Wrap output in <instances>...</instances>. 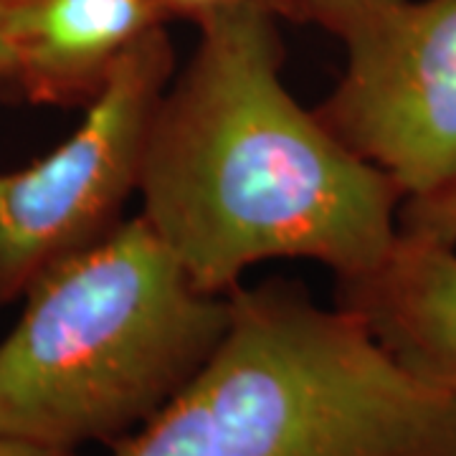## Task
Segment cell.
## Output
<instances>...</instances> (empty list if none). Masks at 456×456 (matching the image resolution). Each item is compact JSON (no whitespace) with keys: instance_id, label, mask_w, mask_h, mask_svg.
<instances>
[{"instance_id":"cell-4","label":"cell","mask_w":456,"mask_h":456,"mask_svg":"<svg viewBox=\"0 0 456 456\" xmlns=\"http://www.w3.org/2000/svg\"><path fill=\"white\" fill-rule=\"evenodd\" d=\"M307 23L345 46L314 107L330 132L421 198L456 178V0H312Z\"/></svg>"},{"instance_id":"cell-6","label":"cell","mask_w":456,"mask_h":456,"mask_svg":"<svg viewBox=\"0 0 456 456\" xmlns=\"http://www.w3.org/2000/svg\"><path fill=\"white\" fill-rule=\"evenodd\" d=\"M167 28L155 0H0L11 59L5 97L86 107L147 36Z\"/></svg>"},{"instance_id":"cell-8","label":"cell","mask_w":456,"mask_h":456,"mask_svg":"<svg viewBox=\"0 0 456 456\" xmlns=\"http://www.w3.org/2000/svg\"><path fill=\"white\" fill-rule=\"evenodd\" d=\"M312 0H155V5L170 20H191L198 28L211 23L216 18L239 13V11H256L274 16L277 20L307 23Z\"/></svg>"},{"instance_id":"cell-10","label":"cell","mask_w":456,"mask_h":456,"mask_svg":"<svg viewBox=\"0 0 456 456\" xmlns=\"http://www.w3.org/2000/svg\"><path fill=\"white\" fill-rule=\"evenodd\" d=\"M0 456H79L77 452H64V449H49L28 441L5 439L0 436Z\"/></svg>"},{"instance_id":"cell-2","label":"cell","mask_w":456,"mask_h":456,"mask_svg":"<svg viewBox=\"0 0 456 456\" xmlns=\"http://www.w3.org/2000/svg\"><path fill=\"white\" fill-rule=\"evenodd\" d=\"M112 456H456V398L355 312L269 279L228 292L211 358Z\"/></svg>"},{"instance_id":"cell-3","label":"cell","mask_w":456,"mask_h":456,"mask_svg":"<svg viewBox=\"0 0 456 456\" xmlns=\"http://www.w3.org/2000/svg\"><path fill=\"white\" fill-rule=\"evenodd\" d=\"M23 299L0 342V436L64 452L147 424L228 325V294L198 289L140 213Z\"/></svg>"},{"instance_id":"cell-11","label":"cell","mask_w":456,"mask_h":456,"mask_svg":"<svg viewBox=\"0 0 456 456\" xmlns=\"http://www.w3.org/2000/svg\"><path fill=\"white\" fill-rule=\"evenodd\" d=\"M8 77H11V59H8V49L3 44V36H0V94L5 92Z\"/></svg>"},{"instance_id":"cell-9","label":"cell","mask_w":456,"mask_h":456,"mask_svg":"<svg viewBox=\"0 0 456 456\" xmlns=\"http://www.w3.org/2000/svg\"><path fill=\"white\" fill-rule=\"evenodd\" d=\"M398 231L456 246V178L421 198H406L398 211Z\"/></svg>"},{"instance_id":"cell-5","label":"cell","mask_w":456,"mask_h":456,"mask_svg":"<svg viewBox=\"0 0 456 456\" xmlns=\"http://www.w3.org/2000/svg\"><path fill=\"white\" fill-rule=\"evenodd\" d=\"M173 74L175 49L160 28L114 69L69 140L36 163L0 173V305L20 299L51 266L122 226Z\"/></svg>"},{"instance_id":"cell-7","label":"cell","mask_w":456,"mask_h":456,"mask_svg":"<svg viewBox=\"0 0 456 456\" xmlns=\"http://www.w3.org/2000/svg\"><path fill=\"white\" fill-rule=\"evenodd\" d=\"M335 305L408 373L456 398V246L398 231L373 269L338 279Z\"/></svg>"},{"instance_id":"cell-1","label":"cell","mask_w":456,"mask_h":456,"mask_svg":"<svg viewBox=\"0 0 456 456\" xmlns=\"http://www.w3.org/2000/svg\"><path fill=\"white\" fill-rule=\"evenodd\" d=\"M198 31L147 137V226L221 297L261 261H317L338 279L373 269L398 239L403 196L287 92L277 18L239 11Z\"/></svg>"}]
</instances>
